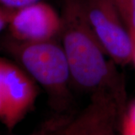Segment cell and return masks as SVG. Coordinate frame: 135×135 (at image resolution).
Returning a JSON list of instances; mask_svg holds the SVG:
<instances>
[{
	"label": "cell",
	"instance_id": "cell-7",
	"mask_svg": "<svg viewBox=\"0 0 135 135\" xmlns=\"http://www.w3.org/2000/svg\"><path fill=\"white\" fill-rule=\"evenodd\" d=\"M98 113L99 107L96 104L89 103L79 116L68 122L61 135H86Z\"/></svg>",
	"mask_w": 135,
	"mask_h": 135
},
{
	"label": "cell",
	"instance_id": "cell-9",
	"mask_svg": "<svg viewBox=\"0 0 135 135\" xmlns=\"http://www.w3.org/2000/svg\"><path fill=\"white\" fill-rule=\"evenodd\" d=\"M68 120H61L53 122L52 124H49L45 128L40 130L34 134L29 135H61Z\"/></svg>",
	"mask_w": 135,
	"mask_h": 135
},
{
	"label": "cell",
	"instance_id": "cell-6",
	"mask_svg": "<svg viewBox=\"0 0 135 135\" xmlns=\"http://www.w3.org/2000/svg\"><path fill=\"white\" fill-rule=\"evenodd\" d=\"M123 116L114 101H111L102 110L86 135H119L117 123Z\"/></svg>",
	"mask_w": 135,
	"mask_h": 135
},
{
	"label": "cell",
	"instance_id": "cell-12",
	"mask_svg": "<svg viewBox=\"0 0 135 135\" xmlns=\"http://www.w3.org/2000/svg\"><path fill=\"white\" fill-rule=\"evenodd\" d=\"M43 0H0V5L7 8L17 9L26 5H30Z\"/></svg>",
	"mask_w": 135,
	"mask_h": 135
},
{
	"label": "cell",
	"instance_id": "cell-14",
	"mask_svg": "<svg viewBox=\"0 0 135 135\" xmlns=\"http://www.w3.org/2000/svg\"><path fill=\"white\" fill-rule=\"evenodd\" d=\"M122 135H135V127L122 119Z\"/></svg>",
	"mask_w": 135,
	"mask_h": 135
},
{
	"label": "cell",
	"instance_id": "cell-13",
	"mask_svg": "<svg viewBox=\"0 0 135 135\" xmlns=\"http://www.w3.org/2000/svg\"><path fill=\"white\" fill-rule=\"evenodd\" d=\"M122 119L135 127V102L131 105L127 112L125 113Z\"/></svg>",
	"mask_w": 135,
	"mask_h": 135
},
{
	"label": "cell",
	"instance_id": "cell-4",
	"mask_svg": "<svg viewBox=\"0 0 135 135\" xmlns=\"http://www.w3.org/2000/svg\"><path fill=\"white\" fill-rule=\"evenodd\" d=\"M9 36L23 42L56 39L62 28L61 15L44 1L15 9L8 26Z\"/></svg>",
	"mask_w": 135,
	"mask_h": 135
},
{
	"label": "cell",
	"instance_id": "cell-15",
	"mask_svg": "<svg viewBox=\"0 0 135 135\" xmlns=\"http://www.w3.org/2000/svg\"><path fill=\"white\" fill-rule=\"evenodd\" d=\"M131 62H133L135 65V41H134V46H133L132 56H131Z\"/></svg>",
	"mask_w": 135,
	"mask_h": 135
},
{
	"label": "cell",
	"instance_id": "cell-11",
	"mask_svg": "<svg viewBox=\"0 0 135 135\" xmlns=\"http://www.w3.org/2000/svg\"><path fill=\"white\" fill-rule=\"evenodd\" d=\"M15 10L0 5V32L8 27Z\"/></svg>",
	"mask_w": 135,
	"mask_h": 135
},
{
	"label": "cell",
	"instance_id": "cell-5",
	"mask_svg": "<svg viewBox=\"0 0 135 135\" xmlns=\"http://www.w3.org/2000/svg\"><path fill=\"white\" fill-rule=\"evenodd\" d=\"M6 116L5 126L13 130L33 108L38 95L37 83L19 65L2 58Z\"/></svg>",
	"mask_w": 135,
	"mask_h": 135
},
{
	"label": "cell",
	"instance_id": "cell-1",
	"mask_svg": "<svg viewBox=\"0 0 135 135\" xmlns=\"http://www.w3.org/2000/svg\"><path fill=\"white\" fill-rule=\"evenodd\" d=\"M59 36L72 81L92 95L107 93L126 113V90L123 80L97 40L88 23L83 0H65Z\"/></svg>",
	"mask_w": 135,
	"mask_h": 135
},
{
	"label": "cell",
	"instance_id": "cell-3",
	"mask_svg": "<svg viewBox=\"0 0 135 135\" xmlns=\"http://www.w3.org/2000/svg\"><path fill=\"white\" fill-rule=\"evenodd\" d=\"M83 6L88 23L107 56L116 65L131 62L134 40L113 0H83Z\"/></svg>",
	"mask_w": 135,
	"mask_h": 135
},
{
	"label": "cell",
	"instance_id": "cell-8",
	"mask_svg": "<svg viewBox=\"0 0 135 135\" xmlns=\"http://www.w3.org/2000/svg\"><path fill=\"white\" fill-rule=\"evenodd\" d=\"M131 35L135 41V0H113Z\"/></svg>",
	"mask_w": 135,
	"mask_h": 135
},
{
	"label": "cell",
	"instance_id": "cell-10",
	"mask_svg": "<svg viewBox=\"0 0 135 135\" xmlns=\"http://www.w3.org/2000/svg\"><path fill=\"white\" fill-rule=\"evenodd\" d=\"M6 116V107H5V96H4V86L2 80V57H0V122L4 124Z\"/></svg>",
	"mask_w": 135,
	"mask_h": 135
},
{
	"label": "cell",
	"instance_id": "cell-2",
	"mask_svg": "<svg viewBox=\"0 0 135 135\" xmlns=\"http://www.w3.org/2000/svg\"><path fill=\"white\" fill-rule=\"evenodd\" d=\"M0 46L46 90L53 107L58 110L66 107L71 78L61 44L56 39L23 42L8 35L2 41Z\"/></svg>",
	"mask_w": 135,
	"mask_h": 135
}]
</instances>
